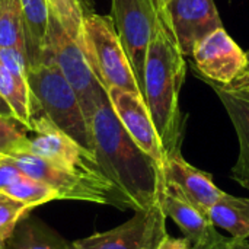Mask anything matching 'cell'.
Wrapping results in <instances>:
<instances>
[{
	"label": "cell",
	"mask_w": 249,
	"mask_h": 249,
	"mask_svg": "<svg viewBox=\"0 0 249 249\" xmlns=\"http://www.w3.org/2000/svg\"><path fill=\"white\" fill-rule=\"evenodd\" d=\"M88 127L96 162L115 187L121 207L139 212L160 203L163 171L127 133L109 98L101 102Z\"/></svg>",
	"instance_id": "obj_1"
},
{
	"label": "cell",
	"mask_w": 249,
	"mask_h": 249,
	"mask_svg": "<svg viewBox=\"0 0 249 249\" xmlns=\"http://www.w3.org/2000/svg\"><path fill=\"white\" fill-rule=\"evenodd\" d=\"M184 57L169 25L160 15L146 53L143 98L158 131L165 158L179 153L182 144L184 123L179 95L187 74Z\"/></svg>",
	"instance_id": "obj_2"
},
{
	"label": "cell",
	"mask_w": 249,
	"mask_h": 249,
	"mask_svg": "<svg viewBox=\"0 0 249 249\" xmlns=\"http://www.w3.org/2000/svg\"><path fill=\"white\" fill-rule=\"evenodd\" d=\"M28 85L34 102L42 114L83 149L93 153L90 131L80 102L53 60L48 48L42 63L29 69Z\"/></svg>",
	"instance_id": "obj_3"
},
{
	"label": "cell",
	"mask_w": 249,
	"mask_h": 249,
	"mask_svg": "<svg viewBox=\"0 0 249 249\" xmlns=\"http://www.w3.org/2000/svg\"><path fill=\"white\" fill-rule=\"evenodd\" d=\"M82 50L105 90L114 86L142 95L111 16L85 12Z\"/></svg>",
	"instance_id": "obj_4"
},
{
	"label": "cell",
	"mask_w": 249,
	"mask_h": 249,
	"mask_svg": "<svg viewBox=\"0 0 249 249\" xmlns=\"http://www.w3.org/2000/svg\"><path fill=\"white\" fill-rule=\"evenodd\" d=\"M48 50L61 74L74 90L88 124L101 102L108 98V93L98 80L80 45L69 35L51 12L48 25Z\"/></svg>",
	"instance_id": "obj_5"
},
{
	"label": "cell",
	"mask_w": 249,
	"mask_h": 249,
	"mask_svg": "<svg viewBox=\"0 0 249 249\" xmlns=\"http://www.w3.org/2000/svg\"><path fill=\"white\" fill-rule=\"evenodd\" d=\"M29 131H34V136H28V143L25 147L26 152L39 156L71 174L112 185L101 171L95 155L83 149L77 142L53 124L44 114L32 118Z\"/></svg>",
	"instance_id": "obj_6"
},
{
	"label": "cell",
	"mask_w": 249,
	"mask_h": 249,
	"mask_svg": "<svg viewBox=\"0 0 249 249\" xmlns=\"http://www.w3.org/2000/svg\"><path fill=\"white\" fill-rule=\"evenodd\" d=\"M9 158L13 159V162L25 175L50 187L55 193L57 200H79L95 204H114L121 209L117 190L109 184L92 181L64 171L26 150L16 152Z\"/></svg>",
	"instance_id": "obj_7"
},
{
	"label": "cell",
	"mask_w": 249,
	"mask_h": 249,
	"mask_svg": "<svg viewBox=\"0 0 249 249\" xmlns=\"http://www.w3.org/2000/svg\"><path fill=\"white\" fill-rule=\"evenodd\" d=\"M111 18L143 95L146 53L160 18L156 0H111Z\"/></svg>",
	"instance_id": "obj_8"
},
{
	"label": "cell",
	"mask_w": 249,
	"mask_h": 249,
	"mask_svg": "<svg viewBox=\"0 0 249 249\" xmlns=\"http://www.w3.org/2000/svg\"><path fill=\"white\" fill-rule=\"evenodd\" d=\"M166 214L162 203L139 210L125 223L73 242L76 249H156L166 235Z\"/></svg>",
	"instance_id": "obj_9"
},
{
	"label": "cell",
	"mask_w": 249,
	"mask_h": 249,
	"mask_svg": "<svg viewBox=\"0 0 249 249\" xmlns=\"http://www.w3.org/2000/svg\"><path fill=\"white\" fill-rule=\"evenodd\" d=\"M191 57L197 70L210 82H217L219 86L233 83L248 67L247 53L223 26L204 36L196 45Z\"/></svg>",
	"instance_id": "obj_10"
},
{
	"label": "cell",
	"mask_w": 249,
	"mask_h": 249,
	"mask_svg": "<svg viewBox=\"0 0 249 249\" xmlns=\"http://www.w3.org/2000/svg\"><path fill=\"white\" fill-rule=\"evenodd\" d=\"M160 15L184 55H191L204 36L223 26L214 0H168Z\"/></svg>",
	"instance_id": "obj_11"
},
{
	"label": "cell",
	"mask_w": 249,
	"mask_h": 249,
	"mask_svg": "<svg viewBox=\"0 0 249 249\" xmlns=\"http://www.w3.org/2000/svg\"><path fill=\"white\" fill-rule=\"evenodd\" d=\"M107 93L114 112L117 114L127 133L131 136L136 144L163 171L166 158L144 98L140 93L128 92L114 86L108 88Z\"/></svg>",
	"instance_id": "obj_12"
},
{
	"label": "cell",
	"mask_w": 249,
	"mask_h": 249,
	"mask_svg": "<svg viewBox=\"0 0 249 249\" xmlns=\"http://www.w3.org/2000/svg\"><path fill=\"white\" fill-rule=\"evenodd\" d=\"M163 179L166 185L179 191L206 213L225 194L214 184L210 174L188 163L181 152L166 158L163 163Z\"/></svg>",
	"instance_id": "obj_13"
},
{
	"label": "cell",
	"mask_w": 249,
	"mask_h": 249,
	"mask_svg": "<svg viewBox=\"0 0 249 249\" xmlns=\"http://www.w3.org/2000/svg\"><path fill=\"white\" fill-rule=\"evenodd\" d=\"M160 203L166 217H171L184 236L196 247H203L220 235L206 212L198 209L179 191L166 184L162 191Z\"/></svg>",
	"instance_id": "obj_14"
},
{
	"label": "cell",
	"mask_w": 249,
	"mask_h": 249,
	"mask_svg": "<svg viewBox=\"0 0 249 249\" xmlns=\"http://www.w3.org/2000/svg\"><path fill=\"white\" fill-rule=\"evenodd\" d=\"M22 9L23 35L28 67L42 63L48 48L50 7L47 0H19Z\"/></svg>",
	"instance_id": "obj_15"
},
{
	"label": "cell",
	"mask_w": 249,
	"mask_h": 249,
	"mask_svg": "<svg viewBox=\"0 0 249 249\" xmlns=\"http://www.w3.org/2000/svg\"><path fill=\"white\" fill-rule=\"evenodd\" d=\"M214 228L226 231L233 239L249 238V198L225 193L207 212Z\"/></svg>",
	"instance_id": "obj_16"
},
{
	"label": "cell",
	"mask_w": 249,
	"mask_h": 249,
	"mask_svg": "<svg viewBox=\"0 0 249 249\" xmlns=\"http://www.w3.org/2000/svg\"><path fill=\"white\" fill-rule=\"evenodd\" d=\"M9 239V249H76L39 220L26 217L16 225Z\"/></svg>",
	"instance_id": "obj_17"
},
{
	"label": "cell",
	"mask_w": 249,
	"mask_h": 249,
	"mask_svg": "<svg viewBox=\"0 0 249 249\" xmlns=\"http://www.w3.org/2000/svg\"><path fill=\"white\" fill-rule=\"evenodd\" d=\"M0 95L12 108L15 118L31 130L34 118V98L29 86L20 83L0 61Z\"/></svg>",
	"instance_id": "obj_18"
},
{
	"label": "cell",
	"mask_w": 249,
	"mask_h": 249,
	"mask_svg": "<svg viewBox=\"0 0 249 249\" xmlns=\"http://www.w3.org/2000/svg\"><path fill=\"white\" fill-rule=\"evenodd\" d=\"M222 101L239 140V156L249 159V101L244 99L223 86H213Z\"/></svg>",
	"instance_id": "obj_19"
},
{
	"label": "cell",
	"mask_w": 249,
	"mask_h": 249,
	"mask_svg": "<svg viewBox=\"0 0 249 249\" xmlns=\"http://www.w3.org/2000/svg\"><path fill=\"white\" fill-rule=\"evenodd\" d=\"M0 48H15L26 55L19 0H0Z\"/></svg>",
	"instance_id": "obj_20"
},
{
	"label": "cell",
	"mask_w": 249,
	"mask_h": 249,
	"mask_svg": "<svg viewBox=\"0 0 249 249\" xmlns=\"http://www.w3.org/2000/svg\"><path fill=\"white\" fill-rule=\"evenodd\" d=\"M4 194H7L9 197L26 204L28 207H36L41 206L44 203L57 200L55 193L47 187L45 184L22 174L13 184H10L4 191H1Z\"/></svg>",
	"instance_id": "obj_21"
},
{
	"label": "cell",
	"mask_w": 249,
	"mask_h": 249,
	"mask_svg": "<svg viewBox=\"0 0 249 249\" xmlns=\"http://www.w3.org/2000/svg\"><path fill=\"white\" fill-rule=\"evenodd\" d=\"M50 12L60 20L69 35L83 47V18L85 9L80 0H47Z\"/></svg>",
	"instance_id": "obj_22"
},
{
	"label": "cell",
	"mask_w": 249,
	"mask_h": 249,
	"mask_svg": "<svg viewBox=\"0 0 249 249\" xmlns=\"http://www.w3.org/2000/svg\"><path fill=\"white\" fill-rule=\"evenodd\" d=\"M28 131L16 118L0 117V156H12L16 152L25 150Z\"/></svg>",
	"instance_id": "obj_23"
},
{
	"label": "cell",
	"mask_w": 249,
	"mask_h": 249,
	"mask_svg": "<svg viewBox=\"0 0 249 249\" xmlns=\"http://www.w3.org/2000/svg\"><path fill=\"white\" fill-rule=\"evenodd\" d=\"M31 207L0 191V241L6 242Z\"/></svg>",
	"instance_id": "obj_24"
},
{
	"label": "cell",
	"mask_w": 249,
	"mask_h": 249,
	"mask_svg": "<svg viewBox=\"0 0 249 249\" xmlns=\"http://www.w3.org/2000/svg\"><path fill=\"white\" fill-rule=\"evenodd\" d=\"M0 61L1 64L23 85H28V60L26 55L15 48H0Z\"/></svg>",
	"instance_id": "obj_25"
},
{
	"label": "cell",
	"mask_w": 249,
	"mask_h": 249,
	"mask_svg": "<svg viewBox=\"0 0 249 249\" xmlns=\"http://www.w3.org/2000/svg\"><path fill=\"white\" fill-rule=\"evenodd\" d=\"M23 172L9 156H0V191H4Z\"/></svg>",
	"instance_id": "obj_26"
},
{
	"label": "cell",
	"mask_w": 249,
	"mask_h": 249,
	"mask_svg": "<svg viewBox=\"0 0 249 249\" xmlns=\"http://www.w3.org/2000/svg\"><path fill=\"white\" fill-rule=\"evenodd\" d=\"M232 178L242 185L244 188L249 190V159L244 156H238L235 166L232 168Z\"/></svg>",
	"instance_id": "obj_27"
},
{
	"label": "cell",
	"mask_w": 249,
	"mask_h": 249,
	"mask_svg": "<svg viewBox=\"0 0 249 249\" xmlns=\"http://www.w3.org/2000/svg\"><path fill=\"white\" fill-rule=\"evenodd\" d=\"M156 249H198V247H196L191 241H188L185 236L182 238H175V236H171L169 233H166L159 245L156 247Z\"/></svg>",
	"instance_id": "obj_28"
},
{
	"label": "cell",
	"mask_w": 249,
	"mask_h": 249,
	"mask_svg": "<svg viewBox=\"0 0 249 249\" xmlns=\"http://www.w3.org/2000/svg\"><path fill=\"white\" fill-rule=\"evenodd\" d=\"M225 89L231 90L232 93L244 98V99H248L249 101V76L248 74H242L241 77H238L233 83L228 85V86H223Z\"/></svg>",
	"instance_id": "obj_29"
},
{
	"label": "cell",
	"mask_w": 249,
	"mask_h": 249,
	"mask_svg": "<svg viewBox=\"0 0 249 249\" xmlns=\"http://www.w3.org/2000/svg\"><path fill=\"white\" fill-rule=\"evenodd\" d=\"M232 245H233V238H226V236L219 235L212 242L203 247H198V249H232Z\"/></svg>",
	"instance_id": "obj_30"
},
{
	"label": "cell",
	"mask_w": 249,
	"mask_h": 249,
	"mask_svg": "<svg viewBox=\"0 0 249 249\" xmlns=\"http://www.w3.org/2000/svg\"><path fill=\"white\" fill-rule=\"evenodd\" d=\"M0 117H6V118H15V114L12 111V108L9 107V104L4 101V98L0 95Z\"/></svg>",
	"instance_id": "obj_31"
},
{
	"label": "cell",
	"mask_w": 249,
	"mask_h": 249,
	"mask_svg": "<svg viewBox=\"0 0 249 249\" xmlns=\"http://www.w3.org/2000/svg\"><path fill=\"white\" fill-rule=\"evenodd\" d=\"M232 249H249V242L245 239H233Z\"/></svg>",
	"instance_id": "obj_32"
},
{
	"label": "cell",
	"mask_w": 249,
	"mask_h": 249,
	"mask_svg": "<svg viewBox=\"0 0 249 249\" xmlns=\"http://www.w3.org/2000/svg\"><path fill=\"white\" fill-rule=\"evenodd\" d=\"M247 57H248V67H247V71H245V74H248L249 76V51L247 53Z\"/></svg>",
	"instance_id": "obj_33"
},
{
	"label": "cell",
	"mask_w": 249,
	"mask_h": 249,
	"mask_svg": "<svg viewBox=\"0 0 249 249\" xmlns=\"http://www.w3.org/2000/svg\"><path fill=\"white\" fill-rule=\"evenodd\" d=\"M0 249H4V242L3 241H0Z\"/></svg>",
	"instance_id": "obj_34"
}]
</instances>
